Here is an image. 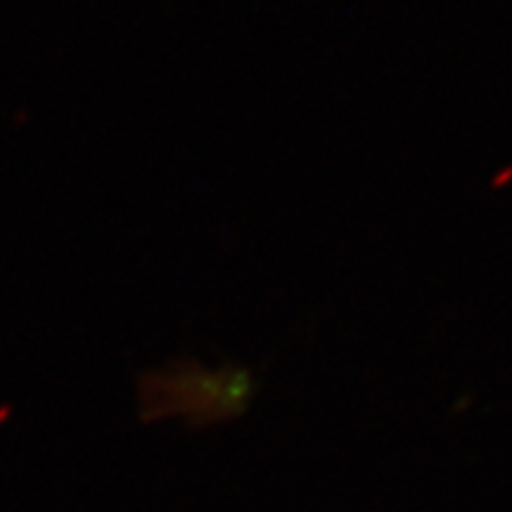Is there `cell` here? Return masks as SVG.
Here are the masks:
<instances>
[{"instance_id":"obj_1","label":"cell","mask_w":512,"mask_h":512,"mask_svg":"<svg viewBox=\"0 0 512 512\" xmlns=\"http://www.w3.org/2000/svg\"><path fill=\"white\" fill-rule=\"evenodd\" d=\"M254 377L245 368L204 370L195 361L169 363L140 382V408L147 420L183 415L192 422L228 420L249 406Z\"/></svg>"}]
</instances>
